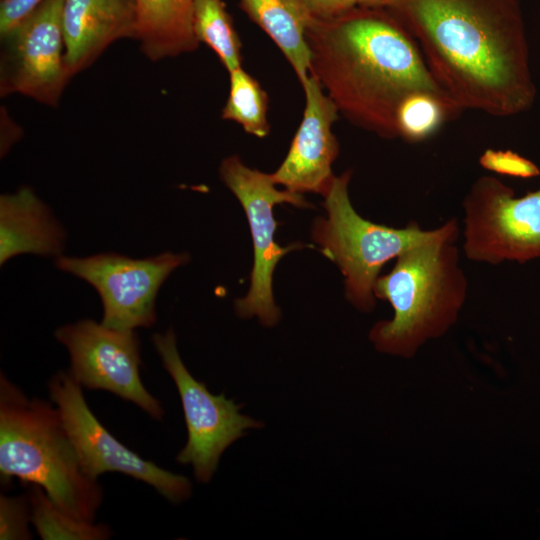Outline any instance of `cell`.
<instances>
[{
    "label": "cell",
    "instance_id": "ffe728a7",
    "mask_svg": "<svg viewBox=\"0 0 540 540\" xmlns=\"http://www.w3.org/2000/svg\"><path fill=\"white\" fill-rule=\"evenodd\" d=\"M229 95L221 118L238 123L243 130L258 138L270 133L269 98L260 83L242 67L231 72Z\"/></svg>",
    "mask_w": 540,
    "mask_h": 540
},
{
    "label": "cell",
    "instance_id": "6da1fadb",
    "mask_svg": "<svg viewBox=\"0 0 540 540\" xmlns=\"http://www.w3.org/2000/svg\"><path fill=\"white\" fill-rule=\"evenodd\" d=\"M435 79L464 109L527 111L536 88L519 0H393Z\"/></svg>",
    "mask_w": 540,
    "mask_h": 540
},
{
    "label": "cell",
    "instance_id": "ac0fdd59",
    "mask_svg": "<svg viewBox=\"0 0 540 540\" xmlns=\"http://www.w3.org/2000/svg\"><path fill=\"white\" fill-rule=\"evenodd\" d=\"M193 32L206 44L229 72L242 67L241 40L224 0H194Z\"/></svg>",
    "mask_w": 540,
    "mask_h": 540
},
{
    "label": "cell",
    "instance_id": "2e32d148",
    "mask_svg": "<svg viewBox=\"0 0 540 540\" xmlns=\"http://www.w3.org/2000/svg\"><path fill=\"white\" fill-rule=\"evenodd\" d=\"M134 39L151 61L193 52L199 46L193 32L194 0H134Z\"/></svg>",
    "mask_w": 540,
    "mask_h": 540
},
{
    "label": "cell",
    "instance_id": "52a82bcc",
    "mask_svg": "<svg viewBox=\"0 0 540 540\" xmlns=\"http://www.w3.org/2000/svg\"><path fill=\"white\" fill-rule=\"evenodd\" d=\"M219 173L246 213L254 248L250 289L245 297L235 301L236 314L245 319L257 316L262 325L275 326L281 314L273 297V272L283 256L302 248V244L282 247L275 242L277 221L273 207L283 203L300 208L311 206L302 194L277 189L272 174L249 168L238 155L223 159Z\"/></svg>",
    "mask_w": 540,
    "mask_h": 540
},
{
    "label": "cell",
    "instance_id": "7a4b0ae2",
    "mask_svg": "<svg viewBox=\"0 0 540 540\" xmlns=\"http://www.w3.org/2000/svg\"><path fill=\"white\" fill-rule=\"evenodd\" d=\"M307 43L310 75L339 113L380 137L397 138L396 117L409 100L444 90L414 38L386 9L358 6L335 19L314 18Z\"/></svg>",
    "mask_w": 540,
    "mask_h": 540
},
{
    "label": "cell",
    "instance_id": "d4e9b609",
    "mask_svg": "<svg viewBox=\"0 0 540 540\" xmlns=\"http://www.w3.org/2000/svg\"><path fill=\"white\" fill-rule=\"evenodd\" d=\"M393 0H356L357 5L363 8L385 9Z\"/></svg>",
    "mask_w": 540,
    "mask_h": 540
},
{
    "label": "cell",
    "instance_id": "44dd1931",
    "mask_svg": "<svg viewBox=\"0 0 540 540\" xmlns=\"http://www.w3.org/2000/svg\"><path fill=\"white\" fill-rule=\"evenodd\" d=\"M29 522H31V508L28 495L0 496L1 540L31 539Z\"/></svg>",
    "mask_w": 540,
    "mask_h": 540
},
{
    "label": "cell",
    "instance_id": "d6986e66",
    "mask_svg": "<svg viewBox=\"0 0 540 540\" xmlns=\"http://www.w3.org/2000/svg\"><path fill=\"white\" fill-rule=\"evenodd\" d=\"M28 497L31 523L43 540H106L112 534L105 524L81 520L67 513L40 486L32 485Z\"/></svg>",
    "mask_w": 540,
    "mask_h": 540
},
{
    "label": "cell",
    "instance_id": "9a60e30c",
    "mask_svg": "<svg viewBox=\"0 0 540 540\" xmlns=\"http://www.w3.org/2000/svg\"><path fill=\"white\" fill-rule=\"evenodd\" d=\"M66 232L29 187L0 197V264L23 254L60 256Z\"/></svg>",
    "mask_w": 540,
    "mask_h": 540
},
{
    "label": "cell",
    "instance_id": "8992f818",
    "mask_svg": "<svg viewBox=\"0 0 540 540\" xmlns=\"http://www.w3.org/2000/svg\"><path fill=\"white\" fill-rule=\"evenodd\" d=\"M463 250L470 261L493 266L540 257V187L521 197L499 179L477 178L462 203Z\"/></svg>",
    "mask_w": 540,
    "mask_h": 540
},
{
    "label": "cell",
    "instance_id": "3957f363",
    "mask_svg": "<svg viewBox=\"0 0 540 540\" xmlns=\"http://www.w3.org/2000/svg\"><path fill=\"white\" fill-rule=\"evenodd\" d=\"M459 235L458 220L446 221L438 236L403 252L391 271L378 277L375 297L388 301L394 315L371 328L376 350L412 358L456 323L468 290L456 246Z\"/></svg>",
    "mask_w": 540,
    "mask_h": 540
},
{
    "label": "cell",
    "instance_id": "cb8c5ba5",
    "mask_svg": "<svg viewBox=\"0 0 540 540\" xmlns=\"http://www.w3.org/2000/svg\"><path fill=\"white\" fill-rule=\"evenodd\" d=\"M309 13L318 20L338 18L356 7V0H301Z\"/></svg>",
    "mask_w": 540,
    "mask_h": 540
},
{
    "label": "cell",
    "instance_id": "ba28073f",
    "mask_svg": "<svg viewBox=\"0 0 540 540\" xmlns=\"http://www.w3.org/2000/svg\"><path fill=\"white\" fill-rule=\"evenodd\" d=\"M187 253L164 252L143 259L117 253L88 257L60 255L55 266L95 288L103 306L102 324L121 330L151 327L156 298L168 276L188 263Z\"/></svg>",
    "mask_w": 540,
    "mask_h": 540
},
{
    "label": "cell",
    "instance_id": "277c9868",
    "mask_svg": "<svg viewBox=\"0 0 540 540\" xmlns=\"http://www.w3.org/2000/svg\"><path fill=\"white\" fill-rule=\"evenodd\" d=\"M0 474L40 486L64 511L94 522L103 500L83 470L58 409L0 376Z\"/></svg>",
    "mask_w": 540,
    "mask_h": 540
},
{
    "label": "cell",
    "instance_id": "e0dca14e",
    "mask_svg": "<svg viewBox=\"0 0 540 540\" xmlns=\"http://www.w3.org/2000/svg\"><path fill=\"white\" fill-rule=\"evenodd\" d=\"M241 9L275 43L301 86L310 75L307 30L314 19L301 0H240Z\"/></svg>",
    "mask_w": 540,
    "mask_h": 540
},
{
    "label": "cell",
    "instance_id": "7402d4cb",
    "mask_svg": "<svg viewBox=\"0 0 540 540\" xmlns=\"http://www.w3.org/2000/svg\"><path fill=\"white\" fill-rule=\"evenodd\" d=\"M479 164L487 171L500 175L529 179L540 175V168L530 159L512 150L486 149Z\"/></svg>",
    "mask_w": 540,
    "mask_h": 540
},
{
    "label": "cell",
    "instance_id": "7c38bea8",
    "mask_svg": "<svg viewBox=\"0 0 540 540\" xmlns=\"http://www.w3.org/2000/svg\"><path fill=\"white\" fill-rule=\"evenodd\" d=\"M64 0H43L1 35V95L18 93L57 106L72 77L65 61Z\"/></svg>",
    "mask_w": 540,
    "mask_h": 540
},
{
    "label": "cell",
    "instance_id": "8fae6325",
    "mask_svg": "<svg viewBox=\"0 0 540 540\" xmlns=\"http://www.w3.org/2000/svg\"><path fill=\"white\" fill-rule=\"evenodd\" d=\"M55 338L70 356L69 374L82 387L108 391L137 405L151 418L165 414L140 377V341L135 330L107 327L91 319L59 327Z\"/></svg>",
    "mask_w": 540,
    "mask_h": 540
},
{
    "label": "cell",
    "instance_id": "9c48e42d",
    "mask_svg": "<svg viewBox=\"0 0 540 540\" xmlns=\"http://www.w3.org/2000/svg\"><path fill=\"white\" fill-rule=\"evenodd\" d=\"M152 342L164 369L173 379L183 408L187 442L176 461L193 467L197 481L207 483L213 477L223 452L244 436L247 429L262 423L240 413V405L225 395L212 394L205 383L196 380L184 365L172 328L155 333Z\"/></svg>",
    "mask_w": 540,
    "mask_h": 540
},
{
    "label": "cell",
    "instance_id": "603a6c76",
    "mask_svg": "<svg viewBox=\"0 0 540 540\" xmlns=\"http://www.w3.org/2000/svg\"><path fill=\"white\" fill-rule=\"evenodd\" d=\"M43 0H1L0 34L12 30Z\"/></svg>",
    "mask_w": 540,
    "mask_h": 540
},
{
    "label": "cell",
    "instance_id": "5bb4252c",
    "mask_svg": "<svg viewBox=\"0 0 540 540\" xmlns=\"http://www.w3.org/2000/svg\"><path fill=\"white\" fill-rule=\"evenodd\" d=\"M65 61L72 77L89 67L113 42L134 38V0H64Z\"/></svg>",
    "mask_w": 540,
    "mask_h": 540
},
{
    "label": "cell",
    "instance_id": "4fadbf2b",
    "mask_svg": "<svg viewBox=\"0 0 540 540\" xmlns=\"http://www.w3.org/2000/svg\"><path fill=\"white\" fill-rule=\"evenodd\" d=\"M302 88L305 94L302 120L285 159L271 174L277 185L289 191L324 195L335 177L332 165L339 145L332 127L340 113L312 75Z\"/></svg>",
    "mask_w": 540,
    "mask_h": 540
},
{
    "label": "cell",
    "instance_id": "30bf717a",
    "mask_svg": "<svg viewBox=\"0 0 540 540\" xmlns=\"http://www.w3.org/2000/svg\"><path fill=\"white\" fill-rule=\"evenodd\" d=\"M48 391L89 477L98 480L107 472L122 473L152 486L173 504L191 496L192 484L187 477L143 459L102 425L88 407L82 387L68 371L52 376Z\"/></svg>",
    "mask_w": 540,
    "mask_h": 540
},
{
    "label": "cell",
    "instance_id": "5b68a950",
    "mask_svg": "<svg viewBox=\"0 0 540 540\" xmlns=\"http://www.w3.org/2000/svg\"><path fill=\"white\" fill-rule=\"evenodd\" d=\"M352 171L335 176L324 196L325 217H317L311 238L322 254L334 262L345 280L347 300L359 311L371 312L376 304L374 286L383 266L406 250L431 240L443 224L424 230L415 221L393 228L361 217L353 208L348 185Z\"/></svg>",
    "mask_w": 540,
    "mask_h": 540
}]
</instances>
